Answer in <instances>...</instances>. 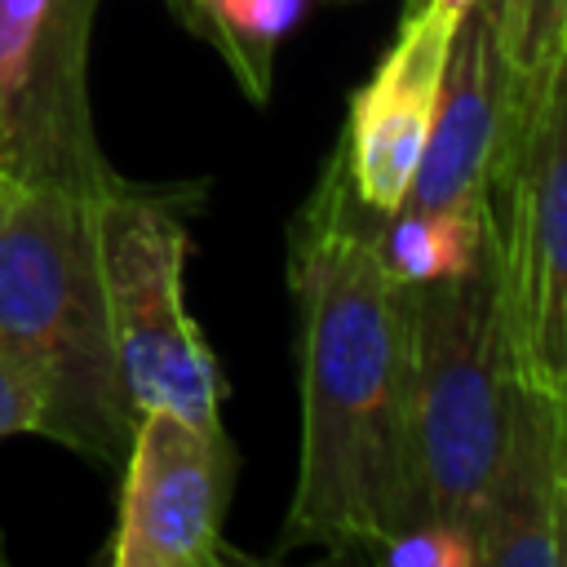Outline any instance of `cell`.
Instances as JSON below:
<instances>
[{
    "label": "cell",
    "mask_w": 567,
    "mask_h": 567,
    "mask_svg": "<svg viewBox=\"0 0 567 567\" xmlns=\"http://www.w3.org/2000/svg\"><path fill=\"white\" fill-rule=\"evenodd\" d=\"M359 213L332 159L292 230L301 452L288 549H381L430 518L412 443V284L390 270Z\"/></svg>",
    "instance_id": "1"
},
{
    "label": "cell",
    "mask_w": 567,
    "mask_h": 567,
    "mask_svg": "<svg viewBox=\"0 0 567 567\" xmlns=\"http://www.w3.org/2000/svg\"><path fill=\"white\" fill-rule=\"evenodd\" d=\"M509 341L487 261L412 284V443L434 523L478 540L509 403ZM483 558V554H478Z\"/></svg>",
    "instance_id": "3"
},
{
    "label": "cell",
    "mask_w": 567,
    "mask_h": 567,
    "mask_svg": "<svg viewBox=\"0 0 567 567\" xmlns=\"http://www.w3.org/2000/svg\"><path fill=\"white\" fill-rule=\"evenodd\" d=\"M177 4H182V9L190 13V18H199V22H208V0H177Z\"/></svg>",
    "instance_id": "17"
},
{
    "label": "cell",
    "mask_w": 567,
    "mask_h": 567,
    "mask_svg": "<svg viewBox=\"0 0 567 567\" xmlns=\"http://www.w3.org/2000/svg\"><path fill=\"white\" fill-rule=\"evenodd\" d=\"M461 13L434 0H416L372 71V80L350 97V120H346V146L337 155L346 186L354 204L368 217H390L399 213L412 173L421 164L434 106H439V84H443V62L452 49Z\"/></svg>",
    "instance_id": "8"
},
{
    "label": "cell",
    "mask_w": 567,
    "mask_h": 567,
    "mask_svg": "<svg viewBox=\"0 0 567 567\" xmlns=\"http://www.w3.org/2000/svg\"><path fill=\"white\" fill-rule=\"evenodd\" d=\"M49 412V372L31 346L0 332V439L40 430Z\"/></svg>",
    "instance_id": "14"
},
{
    "label": "cell",
    "mask_w": 567,
    "mask_h": 567,
    "mask_svg": "<svg viewBox=\"0 0 567 567\" xmlns=\"http://www.w3.org/2000/svg\"><path fill=\"white\" fill-rule=\"evenodd\" d=\"M483 239L509 359L558 394L567 372V18L518 93L487 182Z\"/></svg>",
    "instance_id": "4"
},
{
    "label": "cell",
    "mask_w": 567,
    "mask_h": 567,
    "mask_svg": "<svg viewBox=\"0 0 567 567\" xmlns=\"http://www.w3.org/2000/svg\"><path fill=\"white\" fill-rule=\"evenodd\" d=\"M230 447L221 430L146 408L124 447L115 567H208L221 558Z\"/></svg>",
    "instance_id": "7"
},
{
    "label": "cell",
    "mask_w": 567,
    "mask_h": 567,
    "mask_svg": "<svg viewBox=\"0 0 567 567\" xmlns=\"http://www.w3.org/2000/svg\"><path fill=\"white\" fill-rule=\"evenodd\" d=\"M554 399H558V412H563V421H567V372H563V385H558Z\"/></svg>",
    "instance_id": "18"
},
{
    "label": "cell",
    "mask_w": 567,
    "mask_h": 567,
    "mask_svg": "<svg viewBox=\"0 0 567 567\" xmlns=\"http://www.w3.org/2000/svg\"><path fill=\"white\" fill-rule=\"evenodd\" d=\"M97 0H0V173L80 199L115 186L89 111Z\"/></svg>",
    "instance_id": "6"
},
{
    "label": "cell",
    "mask_w": 567,
    "mask_h": 567,
    "mask_svg": "<svg viewBox=\"0 0 567 567\" xmlns=\"http://www.w3.org/2000/svg\"><path fill=\"white\" fill-rule=\"evenodd\" d=\"M518 93L523 89L505 71L492 27L474 0L456 22V35H452V49L443 62L434 124H430L421 164H416L412 186L399 208L403 213L483 217L487 182H492L501 151L509 142V128H514Z\"/></svg>",
    "instance_id": "9"
},
{
    "label": "cell",
    "mask_w": 567,
    "mask_h": 567,
    "mask_svg": "<svg viewBox=\"0 0 567 567\" xmlns=\"http://www.w3.org/2000/svg\"><path fill=\"white\" fill-rule=\"evenodd\" d=\"M434 4H447V9H452V13H465V9H470V4H474V0H434Z\"/></svg>",
    "instance_id": "19"
},
{
    "label": "cell",
    "mask_w": 567,
    "mask_h": 567,
    "mask_svg": "<svg viewBox=\"0 0 567 567\" xmlns=\"http://www.w3.org/2000/svg\"><path fill=\"white\" fill-rule=\"evenodd\" d=\"M558 403V399H554ZM549 536H554V567H567V421L558 412L554 425V487H549Z\"/></svg>",
    "instance_id": "16"
},
{
    "label": "cell",
    "mask_w": 567,
    "mask_h": 567,
    "mask_svg": "<svg viewBox=\"0 0 567 567\" xmlns=\"http://www.w3.org/2000/svg\"><path fill=\"white\" fill-rule=\"evenodd\" d=\"M301 0H208V31L252 97H266L270 44L297 22Z\"/></svg>",
    "instance_id": "12"
},
{
    "label": "cell",
    "mask_w": 567,
    "mask_h": 567,
    "mask_svg": "<svg viewBox=\"0 0 567 567\" xmlns=\"http://www.w3.org/2000/svg\"><path fill=\"white\" fill-rule=\"evenodd\" d=\"M93 252L115 368L133 412L168 408L221 430V377L186 310V230L159 199L120 182L93 195Z\"/></svg>",
    "instance_id": "5"
},
{
    "label": "cell",
    "mask_w": 567,
    "mask_h": 567,
    "mask_svg": "<svg viewBox=\"0 0 567 567\" xmlns=\"http://www.w3.org/2000/svg\"><path fill=\"white\" fill-rule=\"evenodd\" d=\"M554 425H558L554 394L514 368L505 430L483 496V527H478L483 567H505V563L554 567V536H549Z\"/></svg>",
    "instance_id": "10"
},
{
    "label": "cell",
    "mask_w": 567,
    "mask_h": 567,
    "mask_svg": "<svg viewBox=\"0 0 567 567\" xmlns=\"http://www.w3.org/2000/svg\"><path fill=\"white\" fill-rule=\"evenodd\" d=\"M381 558L399 563V567H483L478 540L447 523H434V518L416 523L403 536H390L381 545Z\"/></svg>",
    "instance_id": "15"
},
{
    "label": "cell",
    "mask_w": 567,
    "mask_h": 567,
    "mask_svg": "<svg viewBox=\"0 0 567 567\" xmlns=\"http://www.w3.org/2000/svg\"><path fill=\"white\" fill-rule=\"evenodd\" d=\"M377 244L390 270L408 284H430L478 266L483 257V217L461 213H390L377 226Z\"/></svg>",
    "instance_id": "11"
},
{
    "label": "cell",
    "mask_w": 567,
    "mask_h": 567,
    "mask_svg": "<svg viewBox=\"0 0 567 567\" xmlns=\"http://www.w3.org/2000/svg\"><path fill=\"white\" fill-rule=\"evenodd\" d=\"M0 332L31 346L49 372L40 434L97 461L124 456L137 412L106 332L93 199L0 173Z\"/></svg>",
    "instance_id": "2"
},
{
    "label": "cell",
    "mask_w": 567,
    "mask_h": 567,
    "mask_svg": "<svg viewBox=\"0 0 567 567\" xmlns=\"http://www.w3.org/2000/svg\"><path fill=\"white\" fill-rule=\"evenodd\" d=\"M478 9L492 27L505 71L523 89L532 80V71L545 62V53L567 18V0H478Z\"/></svg>",
    "instance_id": "13"
}]
</instances>
